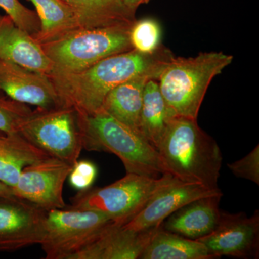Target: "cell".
I'll return each instance as SVG.
<instances>
[{
  "mask_svg": "<svg viewBox=\"0 0 259 259\" xmlns=\"http://www.w3.org/2000/svg\"><path fill=\"white\" fill-rule=\"evenodd\" d=\"M174 58L173 53L163 45L151 54L133 49L81 71H51L48 76L61 104L74 107L80 115H89L99 111L107 94L120 83L141 76L158 80Z\"/></svg>",
  "mask_w": 259,
  "mask_h": 259,
  "instance_id": "cell-1",
  "label": "cell"
},
{
  "mask_svg": "<svg viewBox=\"0 0 259 259\" xmlns=\"http://www.w3.org/2000/svg\"><path fill=\"white\" fill-rule=\"evenodd\" d=\"M157 150L167 173L182 182L219 189L222 153L215 140L199 127L196 119L172 117Z\"/></svg>",
  "mask_w": 259,
  "mask_h": 259,
  "instance_id": "cell-2",
  "label": "cell"
},
{
  "mask_svg": "<svg viewBox=\"0 0 259 259\" xmlns=\"http://www.w3.org/2000/svg\"><path fill=\"white\" fill-rule=\"evenodd\" d=\"M80 121L83 149L113 153L127 174L158 178L167 173L158 150L140 131L102 110L80 115Z\"/></svg>",
  "mask_w": 259,
  "mask_h": 259,
  "instance_id": "cell-3",
  "label": "cell"
},
{
  "mask_svg": "<svg viewBox=\"0 0 259 259\" xmlns=\"http://www.w3.org/2000/svg\"><path fill=\"white\" fill-rule=\"evenodd\" d=\"M233 60V56L214 51L194 57L174 58L158 79L162 96L172 113L197 120L211 81Z\"/></svg>",
  "mask_w": 259,
  "mask_h": 259,
  "instance_id": "cell-4",
  "label": "cell"
},
{
  "mask_svg": "<svg viewBox=\"0 0 259 259\" xmlns=\"http://www.w3.org/2000/svg\"><path fill=\"white\" fill-rule=\"evenodd\" d=\"M132 25L80 28L40 46L52 62L51 71H81L109 56L133 50L130 40Z\"/></svg>",
  "mask_w": 259,
  "mask_h": 259,
  "instance_id": "cell-5",
  "label": "cell"
},
{
  "mask_svg": "<svg viewBox=\"0 0 259 259\" xmlns=\"http://www.w3.org/2000/svg\"><path fill=\"white\" fill-rule=\"evenodd\" d=\"M178 180L168 173L158 178L127 174L106 187L79 191L67 207L102 212L121 225L139 212L156 194Z\"/></svg>",
  "mask_w": 259,
  "mask_h": 259,
  "instance_id": "cell-6",
  "label": "cell"
},
{
  "mask_svg": "<svg viewBox=\"0 0 259 259\" xmlns=\"http://www.w3.org/2000/svg\"><path fill=\"white\" fill-rule=\"evenodd\" d=\"M18 134L49 156L71 166L83 149L79 113L64 104L32 110Z\"/></svg>",
  "mask_w": 259,
  "mask_h": 259,
  "instance_id": "cell-7",
  "label": "cell"
},
{
  "mask_svg": "<svg viewBox=\"0 0 259 259\" xmlns=\"http://www.w3.org/2000/svg\"><path fill=\"white\" fill-rule=\"evenodd\" d=\"M115 222L103 213L90 209L64 208L46 212L40 245L47 259H71Z\"/></svg>",
  "mask_w": 259,
  "mask_h": 259,
  "instance_id": "cell-8",
  "label": "cell"
},
{
  "mask_svg": "<svg viewBox=\"0 0 259 259\" xmlns=\"http://www.w3.org/2000/svg\"><path fill=\"white\" fill-rule=\"evenodd\" d=\"M72 166L52 156L28 165L13 187V194L44 210L64 208L63 189Z\"/></svg>",
  "mask_w": 259,
  "mask_h": 259,
  "instance_id": "cell-9",
  "label": "cell"
},
{
  "mask_svg": "<svg viewBox=\"0 0 259 259\" xmlns=\"http://www.w3.org/2000/svg\"><path fill=\"white\" fill-rule=\"evenodd\" d=\"M198 241L205 245L213 258H258V210L250 217L244 212L230 214L222 211L215 229Z\"/></svg>",
  "mask_w": 259,
  "mask_h": 259,
  "instance_id": "cell-10",
  "label": "cell"
},
{
  "mask_svg": "<svg viewBox=\"0 0 259 259\" xmlns=\"http://www.w3.org/2000/svg\"><path fill=\"white\" fill-rule=\"evenodd\" d=\"M46 212L16 196L0 197V253L40 245Z\"/></svg>",
  "mask_w": 259,
  "mask_h": 259,
  "instance_id": "cell-11",
  "label": "cell"
},
{
  "mask_svg": "<svg viewBox=\"0 0 259 259\" xmlns=\"http://www.w3.org/2000/svg\"><path fill=\"white\" fill-rule=\"evenodd\" d=\"M218 194H223L220 189L211 190L197 184L178 180L156 194L139 212L120 226L136 232L159 228L168 216L185 204L195 199Z\"/></svg>",
  "mask_w": 259,
  "mask_h": 259,
  "instance_id": "cell-12",
  "label": "cell"
},
{
  "mask_svg": "<svg viewBox=\"0 0 259 259\" xmlns=\"http://www.w3.org/2000/svg\"><path fill=\"white\" fill-rule=\"evenodd\" d=\"M0 91L15 101L47 108L60 103L47 74L0 59Z\"/></svg>",
  "mask_w": 259,
  "mask_h": 259,
  "instance_id": "cell-13",
  "label": "cell"
},
{
  "mask_svg": "<svg viewBox=\"0 0 259 259\" xmlns=\"http://www.w3.org/2000/svg\"><path fill=\"white\" fill-rule=\"evenodd\" d=\"M161 227L136 232L112 223L71 259H139L146 245Z\"/></svg>",
  "mask_w": 259,
  "mask_h": 259,
  "instance_id": "cell-14",
  "label": "cell"
},
{
  "mask_svg": "<svg viewBox=\"0 0 259 259\" xmlns=\"http://www.w3.org/2000/svg\"><path fill=\"white\" fill-rule=\"evenodd\" d=\"M223 194L208 196L192 201L177 209L163 221L162 228L198 241L208 236L217 227L221 219L220 202Z\"/></svg>",
  "mask_w": 259,
  "mask_h": 259,
  "instance_id": "cell-15",
  "label": "cell"
},
{
  "mask_svg": "<svg viewBox=\"0 0 259 259\" xmlns=\"http://www.w3.org/2000/svg\"><path fill=\"white\" fill-rule=\"evenodd\" d=\"M0 59L49 75L53 64L31 35L24 31L8 15H0Z\"/></svg>",
  "mask_w": 259,
  "mask_h": 259,
  "instance_id": "cell-16",
  "label": "cell"
},
{
  "mask_svg": "<svg viewBox=\"0 0 259 259\" xmlns=\"http://www.w3.org/2000/svg\"><path fill=\"white\" fill-rule=\"evenodd\" d=\"M69 5L82 28L131 25L136 21V11L122 0H61Z\"/></svg>",
  "mask_w": 259,
  "mask_h": 259,
  "instance_id": "cell-17",
  "label": "cell"
},
{
  "mask_svg": "<svg viewBox=\"0 0 259 259\" xmlns=\"http://www.w3.org/2000/svg\"><path fill=\"white\" fill-rule=\"evenodd\" d=\"M151 78L138 76L112 89L100 110L131 128L141 132V115L145 85Z\"/></svg>",
  "mask_w": 259,
  "mask_h": 259,
  "instance_id": "cell-18",
  "label": "cell"
},
{
  "mask_svg": "<svg viewBox=\"0 0 259 259\" xmlns=\"http://www.w3.org/2000/svg\"><path fill=\"white\" fill-rule=\"evenodd\" d=\"M21 135H0V181L12 189L25 166L49 157Z\"/></svg>",
  "mask_w": 259,
  "mask_h": 259,
  "instance_id": "cell-19",
  "label": "cell"
},
{
  "mask_svg": "<svg viewBox=\"0 0 259 259\" xmlns=\"http://www.w3.org/2000/svg\"><path fill=\"white\" fill-rule=\"evenodd\" d=\"M40 20L39 31L31 35L38 44L54 41L82 28L71 8L61 0H29Z\"/></svg>",
  "mask_w": 259,
  "mask_h": 259,
  "instance_id": "cell-20",
  "label": "cell"
},
{
  "mask_svg": "<svg viewBox=\"0 0 259 259\" xmlns=\"http://www.w3.org/2000/svg\"><path fill=\"white\" fill-rule=\"evenodd\" d=\"M205 245L160 228L139 259H212Z\"/></svg>",
  "mask_w": 259,
  "mask_h": 259,
  "instance_id": "cell-21",
  "label": "cell"
},
{
  "mask_svg": "<svg viewBox=\"0 0 259 259\" xmlns=\"http://www.w3.org/2000/svg\"><path fill=\"white\" fill-rule=\"evenodd\" d=\"M175 116L162 96L158 80H148L143 97L141 132L156 149L168 122Z\"/></svg>",
  "mask_w": 259,
  "mask_h": 259,
  "instance_id": "cell-22",
  "label": "cell"
},
{
  "mask_svg": "<svg viewBox=\"0 0 259 259\" xmlns=\"http://www.w3.org/2000/svg\"><path fill=\"white\" fill-rule=\"evenodd\" d=\"M130 40L134 50L151 54L161 46V26L154 19L136 20L130 31Z\"/></svg>",
  "mask_w": 259,
  "mask_h": 259,
  "instance_id": "cell-23",
  "label": "cell"
},
{
  "mask_svg": "<svg viewBox=\"0 0 259 259\" xmlns=\"http://www.w3.org/2000/svg\"><path fill=\"white\" fill-rule=\"evenodd\" d=\"M31 112L26 104L0 93V131L5 134H18L22 124Z\"/></svg>",
  "mask_w": 259,
  "mask_h": 259,
  "instance_id": "cell-24",
  "label": "cell"
},
{
  "mask_svg": "<svg viewBox=\"0 0 259 259\" xmlns=\"http://www.w3.org/2000/svg\"><path fill=\"white\" fill-rule=\"evenodd\" d=\"M0 8L19 28L30 35H35L40 30V20L36 12L28 9L19 0H0Z\"/></svg>",
  "mask_w": 259,
  "mask_h": 259,
  "instance_id": "cell-25",
  "label": "cell"
},
{
  "mask_svg": "<svg viewBox=\"0 0 259 259\" xmlns=\"http://www.w3.org/2000/svg\"><path fill=\"white\" fill-rule=\"evenodd\" d=\"M232 173L237 177L251 181L259 185V146H256L245 157L233 163H228Z\"/></svg>",
  "mask_w": 259,
  "mask_h": 259,
  "instance_id": "cell-26",
  "label": "cell"
},
{
  "mask_svg": "<svg viewBox=\"0 0 259 259\" xmlns=\"http://www.w3.org/2000/svg\"><path fill=\"white\" fill-rule=\"evenodd\" d=\"M97 175V168L95 163L87 160L77 161L70 172V185L73 188L83 191L91 188Z\"/></svg>",
  "mask_w": 259,
  "mask_h": 259,
  "instance_id": "cell-27",
  "label": "cell"
},
{
  "mask_svg": "<svg viewBox=\"0 0 259 259\" xmlns=\"http://www.w3.org/2000/svg\"><path fill=\"white\" fill-rule=\"evenodd\" d=\"M130 9L136 11L140 5L146 4L150 0H122Z\"/></svg>",
  "mask_w": 259,
  "mask_h": 259,
  "instance_id": "cell-28",
  "label": "cell"
},
{
  "mask_svg": "<svg viewBox=\"0 0 259 259\" xmlns=\"http://www.w3.org/2000/svg\"><path fill=\"white\" fill-rule=\"evenodd\" d=\"M11 195H14V194H13V189L0 181V197Z\"/></svg>",
  "mask_w": 259,
  "mask_h": 259,
  "instance_id": "cell-29",
  "label": "cell"
}]
</instances>
